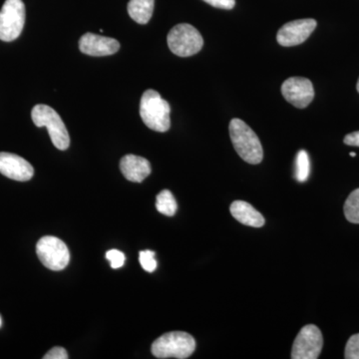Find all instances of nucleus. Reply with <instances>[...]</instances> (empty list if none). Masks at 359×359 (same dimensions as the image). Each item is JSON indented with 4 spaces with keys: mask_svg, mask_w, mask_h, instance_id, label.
<instances>
[{
    "mask_svg": "<svg viewBox=\"0 0 359 359\" xmlns=\"http://www.w3.org/2000/svg\"><path fill=\"white\" fill-rule=\"evenodd\" d=\"M230 136L238 156L249 164L257 165L263 161L264 150L256 133L240 119H233L230 123Z\"/></svg>",
    "mask_w": 359,
    "mask_h": 359,
    "instance_id": "obj_1",
    "label": "nucleus"
},
{
    "mask_svg": "<svg viewBox=\"0 0 359 359\" xmlns=\"http://www.w3.org/2000/svg\"><path fill=\"white\" fill-rule=\"evenodd\" d=\"M169 103L157 91L149 89L142 95L140 115L146 126L157 132H167L171 126Z\"/></svg>",
    "mask_w": 359,
    "mask_h": 359,
    "instance_id": "obj_2",
    "label": "nucleus"
},
{
    "mask_svg": "<svg viewBox=\"0 0 359 359\" xmlns=\"http://www.w3.org/2000/svg\"><path fill=\"white\" fill-rule=\"evenodd\" d=\"M195 349V339L184 332H168L152 344V353L157 358L185 359L192 355Z\"/></svg>",
    "mask_w": 359,
    "mask_h": 359,
    "instance_id": "obj_3",
    "label": "nucleus"
},
{
    "mask_svg": "<svg viewBox=\"0 0 359 359\" xmlns=\"http://www.w3.org/2000/svg\"><path fill=\"white\" fill-rule=\"evenodd\" d=\"M32 117L35 126L46 127L56 148L63 151L69 147L70 137L67 128L55 110L44 104H39L33 108Z\"/></svg>",
    "mask_w": 359,
    "mask_h": 359,
    "instance_id": "obj_4",
    "label": "nucleus"
},
{
    "mask_svg": "<svg viewBox=\"0 0 359 359\" xmlns=\"http://www.w3.org/2000/svg\"><path fill=\"white\" fill-rule=\"evenodd\" d=\"M167 41L170 50L180 57L195 55L204 45L201 33L187 23L174 26L168 34Z\"/></svg>",
    "mask_w": 359,
    "mask_h": 359,
    "instance_id": "obj_5",
    "label": "nucleus"
},
{
    "mask_svg": "<svg viewBox=\"0 0 359 359\" xmlns=\"http://www.w3.org/2000/svg\"><path fill=\"white\" fill-rule=\"evenodd\" d=\"M25 23L22 0H6L0 11V40L13 41L20 37Z\"/></svg>",
    "mask_w": 359,
    "mask_h": 359,
    "instance_id": "obj_6",
    "label": "nucleus"
},
{
    "mask_svg": "<svg viewBox=\"0 0 359 359\" xmlns=\"http://www.w3.org/2000/svg\"><path fill=\"white\" fill-rule=\"evenodd\" d=\"M36 252L42 264L51 271H62L69 264V250L60 238L52 236L40 238Z\"/></svg>",
    "mask_w": 359,
    "mask_h": 359,
    "instance_id": "obj_7",
    "label": "nucleus"
},
{
    "mask_svg": "<svg viewBox=\"0 0 359 359\" xmlns=\"http://www.w3.org/2000/svg\"><path fill=\"white\" fill-rule=\"evenodd\" d=\"M323 346V337L320 328L314 325L302 328L292 346V359L318 358Z\"/></svg>",
    "mask_w": 359,
    "mask_h": 359,
    "instance_id": "obj_8",
    "label": "nucleus"
},
{
    "mask_svg": "<svg viewBox=\"0 0 359 359\" xmlns=\"http://www.w3.org/2000/svg\"><path fill=\"white\" fill-rule=\"evenodd\" d=\"M282 94L287 102L294 107L304 109L314 98L313 83L308 78L290 77L282 85Z\"/></svg>",
    "mask_w": 359,
    "mask_h": 359,
    "instance_id": "obj_9",
    "label": "nucleus"
},
{
    "mask_svg": "<svg viewBox=\"0 0 359 359\" xmlns=\"http://www.w3.org/2000/svg\"><path fill=\"white\" fill-rule=\"evenodd\" d=\"M316 21L311 18L292 21L278 30L276 39L278 43L285 47L304 43L316 29Z\"/></svg>",
    "mask_w": 359,
    "mask_h": 359,
    "instance_id": "obj_10",
    "label": "nucleus"
},
{
    "mask_svg": "<svg viewBox=\"0 0 359 359\" xmlns=\"http://www.w3.org/2000/svg\"><path fill=\"white\" fill-rule=\"evenodd\" d=\"M0 173L15 181L26 182L32 178L34 169L20 156L0 152Z\"/></svg>",
    "mask_w": 359,
    "mask_h": 359,
    "instance_id": "obj_11",
    "label": "nucleus"
},
{
    "mask_svg": "<svg viewBox=\"0 0 359 359\" xmlns=\"http://www.w3.org/2000/svg\"><path fill=\"white\" fill-rule=\"evenodd\" d=\"M82 53L90 56H108L115 54L120 49L118 40L94 33H85L79 40Z\"/></svg>",
    "mask_w": 359,
    "mask_h": 359,
    "instance_id": "obj_12",
    "label": "nucleus"
},
{
    "mask_svg": "<svg viewBox=\"0 0 359 359\" xmlns=\"http://www.w3.org/2000/svg\"><path fill=\"white\" fill-rule=\"evenodd\" d=\"M120 169L125 178L135 183H141L151 174L150 162L136 155H126L120 162Z\"/></svg>",
    "mask_w": 359,
    "mask_h": 359,
    "instance_id": "obj_13",
    "label": "nucleus"
},
{
    "mask_svg": "<svg viewBox=\"0 0 359 359\" xmlns=\"http://www.w3.org/2000/svg\"><path fill=\"white\" fill-rule=\"evenodd\" d=\"M230 211L231 216L245 226L261 228L266 223L261 212L244 201H235L231 205Z\"/></svg>",
    "mask_w": 359,
    "mask_h": 359,
    "instance_id": "obj_14",
    "label": "nucleus"
},
{
    "mask_svg": "<svg viewBox=\"0 0 359 359\" xmlns=\"http://www.w3.org/2000/svg\"><path fill=\"white\" fill-rule=\"evenodd\" d=\"M155 0H130V18L139 25H147L154 11Z\"/></svg>",
    "mask_w": 359,
    "mask_h": 359,
    "instance_id": "obj_15",
    "label": "nucleus"
},
{
    "mask_svg": "<svg viewBox=\"0 0 359 359\" xmlns=\"http://www.w3.org/2000/svg\"><path fill=\"white\" fill-rule=\"evenodd\" d=\"M156 208L161 214L168 217H173L177 212V202L173 194L170 192L169 190H164L158 194L157 200H156Z\"/></svg>",
    "mask_w": 359,
    "mask_h": 359,
    "instance_id": "obj_16",
    "label": "nucleus"
},
{
    "mask_svg": "<svg viewBox=\"0 0 359 359\" xmlns=\"http://www.w3.org/2000/svg\"><path fill=\"white\" fill-rule=\"evenodd\" d=\"M344 210L347 221L359 224V189H356L348 196Z\"/></svg>",
    "mask_w": 359,
    "mask_h": 359,
    "instance_id": "obj_17",
    "label": "nucleus"
},
{
    "mask_svg": "<svg viewBox=\"0 0 359 359\" xmlns=\"http://www.w3.org/2000/svg\"><path fill=\"white\" fill-rule=\"evenodd\" d=\"M311 174V162L306 151L301 150L295 159V178L297 181L306 182Z\"/></svg>",
    "mask_w": 359,
    "mask_h": 359,
    "instance_id": "obj_18",
    "label": "nucleus"
},
{
    "mask_svg": "<svg viewBox=\"0 0 359 359\" xmlns=\"http://www.w3.org/2000/svg\"><path fill=\"white\" fill-rule=\"evenodd\" d=\"M139 261L142 268L147 273H153L157 269V261L155 259V252L153 250H142L140 256H139Z\"/></svg>",
    "mask_w": 359,
    "mask_h": 359,
    "instance_id": "obj_19",
    "label": "nucleus"
},
{
    "mask_svg": "<svg viewBox=\"0 0 359 359\" xmlns=\"http://www.w3.org/2000/svg\"><path fill=\"white\" fill-rule=\"evenodd\" d=\"M344 358L359 359V334L353 335L347 341Z\"/></svg>",
    "mask_w": 359,
    "mask_h": 359,
    "instance_id": "obj_20",
    "label": "nucleus"
},
{
    "mask_svg": "<svg viewBox=\"0 0 359 359\" xmlns=\"http://www.w3.org/2000/svg\"><path fill=\"white\" fill-rule=\"evenodd\" d=\"M106 259L110 262L111 268L119 269L124 266L126 257L120 250H108L107 254H106Z\"/></svg>",
    "mask_w": 359,
    "mask_h": 359,
    "instance_id": "obj_21",
    "label": "nucleus"
},
{
    "mask_svg": "<svg viewBox=\"0 0 359 359\" xmlns=\"http://www.w3.org/2000/svg\"><path fill=\"white\" fill-rule=\"evenodd\" d=\"M210 6L221 9H233L235 7L236 0H203Z\"/></svg>",
    "mask_w": 359,
    "mask_h": 359,
    "instance_id": "obj_22",
    "label": "nucleus"
},
{
    "mask_svg": "<svg viewBox=\"0 0 359 359\" xmlns=\"http://www.w3.org/2000/svg\"><path fill=\"white\" fill-rule=\"evenodd\" d=\"M44 359H67V351L63 347H53L49 353L43 356Z\"/></svg>",
    "mask_w": 359,
    "mask_h": 359,
    "instance_id": "obj_23",
    "label": "nucleus"
},
{
    "mask_svg": "<svg viewBox=\"0 0 359 359\" xmlns=\"http://www.w3.org/2000/svg\"><path fill=\"white\" fill-rule=\"evenodd\" d=\"M344 144L353 147H359V131L353 132V133L346 135L344 137Z\"/></svg>",
    "mask_w": 359,
    "mask_h": 359,
    "instance_id": "obj_24",
    "label": "nucleus"
},
{
    "mask_svg": "<svg viewBox=\"0 0 359 359\" xmlns=\"http://www.w3.org/2000/svg\"><path fill=\"white\" fill-rule=\"evenodd\" d=\"M351 157H355L356 154H355V153L353 152V153H351Z\"/></svg>",
    "mask_w": 359,
    "mask_h": 359,
    "instance_id": "obj_25",
    "label": "nucleus"
},
{
    "mask_svg": "<svg viewBox=\"0 0 359 359\" xmlns=\"http://www.w3.org/2000/svg\"><path fill=\"white\" fill-rule=\"evenodd\" d=\"M356 88H358V91L359 93V79H358V86H356Z\"/></svg>",
    "mask_w": 359,
    "mask_h": 359,
    "instance_id": "obj_26",
    "label": "nucleus"
},
{
    "mask_svg": "<svg viewBox=\"0 0 359 359\" xmlns=\"http://www.w3.org/2000/svg\"><path fill=\"white\" fill-rule=\"evenodd\" d=\"M0 327H1V318H0Z\"/></svg>",
    "mask_w": 359,
    "mask_h": 359,
    "instance_id": "obj_27",
    "label": "nucleus"
}]
</instances>
